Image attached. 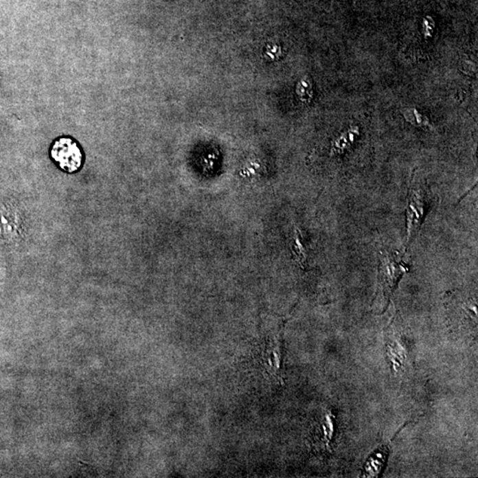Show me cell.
Listing matches in <instances>:
<instances>
[{
	"mask_svg": "<svg viewBox=\"0 0 478 478\" xmlns=\"http://www.w3.org/2000/svg\"><path fill=\"white\" fill-rule=\"evenodd\" d=\"M409 271V266L403 260H398L395 254L381 251L379 254L378 293H381L386 302L390 299L398 281Z\"/></svg>",
	"mask_w": 478,
	"mask_h": 478,
	"instance_id": "obj_1",
	"label": "cell"
},
{
	"mask_svg": "<svg viewBox=\"0 0 478 478\" xmlns=\"http://www.w3.org/2000/svg\"><path fill=\"white\" fill-rule=\"evenodd\" d=\"M429 203L427 189L421 185H413L410 188L409 205L407 208V242L409 247L413 238L418 235L420 227L424 220Z\"/></svg>",
	"mask_w": 478,
	"mask_h": 478,
	"instance_id": "obj_2",
	"label": "cell"
},
{
	"mask_svg": "<svg viewBox=\"0 0 478 478\" xmlns=\"http://www.w3.org/2000/svg\"><path fill=\"white\" fill-rule=\"evenodd\" d=\"M51 157L61 170L67 173H75L81 168L84 156L81 148L70 137H60L53 144Z\"/></svg>",
	"mask_w": 478,
	"mask_h": 478,
	"instance_id": "obj_3",
	"label": "cell"
},
{
	"mask_svg": "<svg viewBox=\"0 0 478 478\" xmlns=\"http://www.w3.org/2000/svg\"><path fill=\"white\" fill-rule=\"evenodd\" d=\"M262 363L265 372L272 378L282 382V348L281 340L271 339L266 342L262 351Z\"/></svg>",
	"mask_w": 478,
	"mask_h": 478,
	"instance_id": "obj_4",
	"label": "cell"
},
{
	"mask_svg": "<svg viewBox=\"0 0 478 478\" xmlns=\"http://www.w3.org/2000/svg\"><path fill=\"white\" fill-rule=\"evenodd\" d=\"M13 216L8 210L0 209V232L5 236L14 234V223Z\"/></svg>",
	"mask_w": 478,
	"mask_h": 478,
	"instance_id": "obj_5",
	"label": "cell"
},
{
	"mask_svg": "<svg viewBox=\"0 0 478 478\" xmlns=\"http://www.w3.org/2000/svg\"><path fill=\"white\" fill-rule=\"evenodd\" d=\"M294 232L295 233H294L293 253L296 255L297 262H298L301 266H304L306 262V253L304 244H303L302 238L298 229H296Z\"/></svg>",
	"mask_w": 478,
	"mask_h": 478,
	"instance_id": "obj_6",
	"label": "cell"
}]
</instances>
